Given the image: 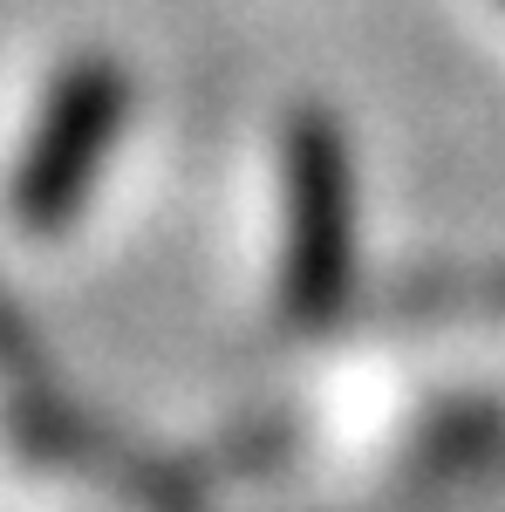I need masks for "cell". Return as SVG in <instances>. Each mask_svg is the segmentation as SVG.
Listing matches in <instances>:
<instances>
[{
    "label": "cell",
    "mask_w": 505,
    "mask_h": 512,
    "mask_svg": "<svg viewBox=\"0 0 505 512\" xmlns=\"http://www.w3.org/2000/svg\"><path fill=\"white\" fill-rule=\"evenodd\" d=\"M123 117H130V82L117 62L89 55L76 69H62L48 110L35 123L28 164L14 178V219L28 233H62L69 219H82V198L103 178V158L117 144Z\"/></svg>",
    "instance_id": "obj_2"
},
{
    "label": "cell",
    "mask_w": 505,
    "mask_h": 512,
    "mask_svg": "<svg viewBox=\"0 0 505 512\" xmlns=\"http://www.w3.org/2000/svg\"><path fill=\"white\" fill-rule=\"evenodd\" d=\"M355 287V164L335 117L287 123V253L280 308L301 328H328Z\"/></svg>",
    "instance_id": "obj_1"
}]
</instances>
